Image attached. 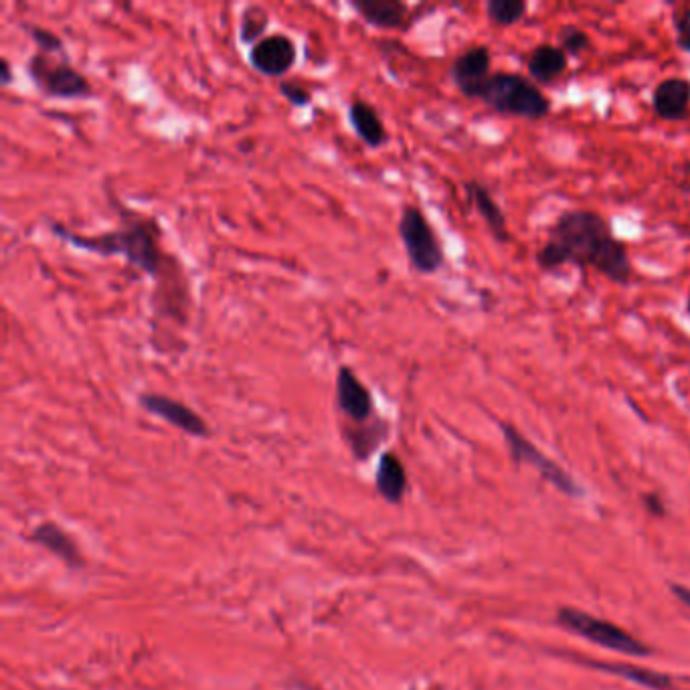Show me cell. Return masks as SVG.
Returning a JSON list of instances; mask_svg holds the SVG:
<instances>
[{
  "label": "cell",
  "instance_id": "9",
  "mask_svg": "<svg viewBox=\"0 0 690 690\" xmlns=\"http://www.w3.org/2000/svg\"><path fill=\"white\" fill-rule=\"evenodd\" d=\"M336 407L349 423H367L375 415V399L369 387L361 381L353 367L340 365L336 369Z\"/></svg>",
  "mask_w": 690,
  "mask_h": 690
},
{
  "label": "cell",
  "instance_id": "3",
  "mask_svg": "<svg viewBox=\"0 0 690 690\" xmlns=\"http://www.w3.org/2000/svg\"><path fill=\"white\" fill-rule=\"evenodd\" d=\"M480 102L492 112L510 118H523L531 122L545 120L551 114V100L541 92L539 85L521 73L496 71L484 85Z\"/></svg>",
  "mask_w": 690,
  "mask_h": 690
},
{
  "label": "cell",
  "instance_id": "2",
  "mask_svg": "<svg viewBox=\"0 0 690 690\" xmlns=\"http://www.w3.org/2000/svg\"><path fill=\"white\" fill-rule=\"evenodd\" d=\"M535 260L543 272H557L565 266L591 268L618 286H628L634 276L626 243L614 235L606 217L591 209H571L559 215Z\"/></svg>",
  "mask_w": 690,
  "mask_h": 690
},
{
  "label": "cell",
  "instance_id": "14",
  "mask_svg": "<svg viewBox=\"0 0 690 690\" xmlns=\"http://www.w3.org/2000/svg\"><path fill=\"white\" fill-rule=\"evenodd\" d=\"M349 122L353 132L365 146L381 148L383 144H387L389 132L385 128L383 118L379 116V110L373 104L355 98L349 106Z\"/></svg>",
  "mask_w": 690,
  "mask_h": 690
},
{
  "label": "cell",
  "instance_id": "12",
  "mask_svg": "<svg viewBox=\"0 0 690 690\" xmlns=\"http://www.w3.org/2000/svg\"><path fill=\"white\" fill-rule=\"evenodd\" d=\"M349 5L367 25L379 31H405L413 21L411 7L401 0H351Z\"/></svg>",
  "mask_w": 690,
  "mask_h": 690
},
{
  "label": "cell",
  "instance_id": "7",
  "mask_svg": "<svg viewBox=\"0 0 690 690\" xmlns=\"http://www.w3.org/2000/svg\"><path fill=\"white\" fill-rule=\"evenodd\" d=\"M500 427H502L504 442H506V446L510 450V456L516 462L533 466L547 482H551L561 492H565L569 496H577L579 494V486L575 484V480L561 466H557L551 458H547L533 442H529L519 429H516L510 423H500Z\"/></svg>",
  "mask_w": 690,
  "mask_h": 690
},
{
  "label": "cell",
  "instance_id": "21",
  "mask_svg": "<svg viewBox=\"0 0 690 690\" xmlns=\"http://www.w3.org/2000/svg\"><path fill=\"white\" fill-rule=\"evenodd\" d=\"M591 666L595 668H601V670H606V672H612V674H620L632 682H638L642 686H648L652 690H670L672 686V680L660 672H652V670H646V668H636V666H630V664H606V662H591Z\"/></svg>",
  "mask_w": 690,
  "mask_h": 690
},
{
  "label": "cell",
  "instance_id": "26",
  "mask_svg": "<svg viewBox=\"0 0 690 690\" xmlns=\"http://www.w3.org/2000/svg\"><path fill=\"white\" fill-rule=\"evenodd\" d=\"M672 25H674L678 49L690 55V7L676 11L672 15Z\"/></svg>",
  "mask_w": 690,
  "mask_h": 690
},
{
  "label": "cell",
  "instance_id": "19",
  "mask_svg": "<svg viewBox=\"0 0 690 690\" xmlns=\"http://www.w3.org/2000/svg\"><path fill=\"white\" fill-rule=\"evenodd\" d=\"M31 539L37 545H41L43 549H47L49 553L57 555L67 565H71V567L81 565V555H79L73 539L65 531H61L55 523H43L41 527L35 529Z\"/></svg>",
  "mask_w": 690,
  "mask_h": 690
},
{
  "label": "cell",
  "instance_id": "5",
  "mask_svg": "<svg viewBox=\"0 0 690 690\" xmlns=\"http://www.w3.org/2000/svg\"><path fill=\"white\" fill-rule=\"evenodd\" d=\"M397 231L407 253L409 266L417 274L434 276L444 268V245L419 207L405 205L401 209Z\"/></svg>",
  "mask_w": 690,
  "mask_h": 690
},
{
  "label": "cell",
  "instance_id": "23",
  "mask_svg": "<svg viewBox=\"0 0 690 690\" xmlns=\"http://www.w3.org/2000/svg\"><path fill=\"white\" fill-rule=\"evenodd\" d=\"M557 39H559V47L567 53V57H569V55H571V57H579V55H583V53L589 49V45H591L589 35H587L583 29L575 27V25H565V27H561L559 33H557Z\"/></svg>",
  "mask_w": 690,
  "mask_h": 690
},
{
  "label": "cell",
  "instance_id": "30",
  "mask_svg": "<svg viewBox=\"0 0 690 690\" xmlns=\"http://www.w3.org/2000/svg\"><path fill=\"white\" fill-rule=\"evenodd\" d=\"M686 314L690 316V290H688V296H686Z\"/></svg>",
  "mask_w": 690,
  "mask_h": 690
},
{
  "label": "cell",
  "instance_id": "18",
  "mask_svg": "<svg viewBox=\"0 0 690 690\" xmlns=\"http://www.w3.org/2000/svg\"><path fill=\"white\" fill-rule=\"evenodd\" d=\"M377 490L387 502H399L407 488V474L401 460L393 452H385L377 466Z\"/></svg>",
  "mask_w": 690,
  "mask_h": 690
},
{
  "label": "cell",
  "instance_id": "28",
  "mask_svg": "<svg viewBox=\"0 0 690 690\" xmlns=\"http://www.w3.org/2000/svg\"><path fill=\"white\" fill-rule=\"evenodd\" d=\"M672 591H674V595L684 603V606H688L690 608V589L688 587H682V585H674L672 587Z\"/></svg>",
  "mask_w": 690,
  "mask_h": 690
},
{
  "label": "cell",
  "instance_id": "1",
  "mask_svg": "<svg viewBox=\"0 0 690 690\" xmlns=\"http://www.w3.org/2000/svg\"><path fill=\"white\" fill-rule=\"evenodd\" d=\"M49 231L73 249L100 257H124L128 266L152 278L158 288L164 286L162 292H156L160 296V304L154 306L162 318H187L189 288L185 272L177 257L164 251L160 243L162 229L152 217L124 209L120 227L98 235H81L55 221H49Z\"/></svg>",
  "mask_w": 690,
  "mask_h": 690
},
{
  "label": "cell",
  "instance_id": "17",
  "mask_svg": "<svg viewBox=\"0 0 690 690\" xmlns=\"http://www.w3.org/2000/svg\"><path fill=\"white\" fill-rule=\"evenodd\" d=\"M567 53L553 43H541L537 45L529 59H527V71L529 75L539 81V83H553L555 79H559L565 71H567Z\"/></svg>",
  "mask_w": 690,
  "mask_h": 690
},
{
  "label": "cell",
  "instance_id": "29",
  "mask_svg": "<svg viewBox=\"0 0 690 690\" xmlns=\"http://www.w3.org/2000/svg\"><path fill=\"white\" fill-rule=\"evenodd\" d=\"M684 179H690V162L684 164Z\"/></svg>",
  "mask_w": 690,
  "mask_h": 690
},
{
  "label": "cell",
  "instance_id": "8",
  "mask_svg": "<svg viewBox=\"0 0 690 690\" xmlns=\"http://www.w3.org/2000/svg\"><path fill=\"white\" fill-rule=\"evenodd\" d=\"M138 405L144 411H148L150 415L160 417L168 425L181 429L183 434H187L191 438L205 440L211 436V427L207 425V421L195 409H191L187 403H183L175 397L148 391V393L138 395Z\"/></svg>",
  "mask_w": 690,
  "mask_h": 690
},
{
  "label": "cell",
  "instance_id": "15",
  "mask_svg": "<svg viewBox=\"0 0 690 690\" xmlns=\"http://www.w3.org/2000/svg\"><path fill=\"white\" fill-rule=\"evenodd\" d=\"M466 193L476 209V213L482 217V221L486 223L490 235L500 243H508L512 239L510 231H508V223H506V215L500 209V205L496 203V199L492 197V193L478 181H468L466 185Z\"/></svg>",
  "mask_w": 690,
  "mask_h": 690
},
{
  "label": "cell",
  "instance_id": "4",
  "mask_svg": "<svg viewBox=\"0 0 690 690\" xmlns=\"http://www.w3.org/2000/svg\"><path fill=\"white\" fill-rule=\"evenodd\" d=\"M27 75L35 88L51 100H90L96 94L88 75L79 71L67 55L37 51L27 59Z\"/></svg>",
  "mask_w": 690,
  "mask_h": 690
},
{
  "label": "cell",
  "instance_id": "13",
  "mask_svg": "<svg viewBox=\"0 0 690 690\" xmlns=\"http://www.w3.org/2000/svg\"><path fill=\"white\" fill-rule=\"evenodd\" d=\"M652 110L660 120H686L690 110V79L666 77L652 92Z\"/></svg>",
  "mask_w": 690,
  "mask_h": 690
},
{
  "label": "cell",
  "instance_id": "11",
  "mask_svg": "<svg viewBox=\"0 0 690 690\" xmlns=\"http://www.w3.org/2000/svg\"><path fill=\"white\" fill-rule=\"evenodd\" d=\"M249 65L266 77H284L292 71L298 59L296 43L284 35L274 33L255 43L247 53Z\"/></svg>",
  "mask_w": 690,
  "mask_h": 690
},
{
  "label": "cell",
  "instance_id": "27",
  "mask_svg": "<svg viewBox=\"0 0 690 690\" xmlns=\"http://www.w3.org/2000/svg\"><path fill=\"white\" fill-rule=\"evenodd\" d=\"M15 75H13V67H11V61L7 57L0 59V83L5 85V88H9V85L13 83Z\"/></svg>",
  "mask_w": 690,
  "mask_h": 690
},
{
  "label": "cell",
  "instance_id": "22",
  "mask_svg": "<svg viewBox=\"0 0 690 690\" xmlns=\"http://www.w3.org/2000/svg\"><path fill=\"white\" fill-rule=\"evenodd\" d=\"M529 5L525 0H488L486 15L496 27H512L525 19Z\"/></svg>",
  "mask_w": 690,
  "mask_h": 690
},
{
  "label": "cell",
  "instance_id": "6",
  "mask_svg": "<svg viewBox=\"0 0 690 690\" xmlns=\"http://www.w3.org/2000/svg\"><path fill=\"white\" fill-rule=\"evenodd\" d=\"M557 620L569 632H573V634H577V636H581V638H585V640H589L601 648L616 650L622 654H632V656L650 654V650L640 640L630 636L626 630L618 628L612 622L589 616L585 612H579L573 608H563L559 612Z\"/></svg>",
  "mask_w": 690,
  "mask_h": 690
},
{
  "label": "cell",
  "instance_id": "25",
  "mask_svg": "<svg viewBox=\"0 0 690 690\" xmlns=\"http://www.w3.org/2000/svg\"><path fill=\"white\" fill-rule=\"evenodd\" d=\"M278 90H280L282 98H284L286 102H290L294 108H306V106L312 104V94H310V90L306 88L304 83H300V81L284 79V81H280Z\"/></svg>",
  "mask_w": 690,
  "mask_h": 690
},
{
  "label": "cell",
  "instance_id": "16",
  "mask_svg": "<svg viewBox=\"0 0 690 690\" xmlns=\"http://www.w3.org/2000/svg\"><path fill=\"white\" fill-rule=\"evenodd\" d=\"M389 423L381 417H373L367 423H349L344 427V440L349 442L357 460H367L389 436Z\"/></svg>",
  "mask_w": 690,
  "mask_h": 690
},
{
  "label": "cell",
  "instance_id": "20",
  "mask_svg": "<svg viewBox=\"0 0 690 690\" xmlns=\"http://www.w3.org/2000/svg\"><path fill=\"white\" fill-rule=\"evenodd\" d=\"M270 29V13L262 5H247L241 13V23H239V41L243 45L253 47L255 43H260L264 37H268Z\"/></svg>",
  "mask_w": 690,
  "mask_h": 690
},
{
  "label": "cell",
  "instance_id": "10",
  "mask_svg": "<svg viewBox=\"0 0 690 690\" xmlns=\"http://www.w3.org/2000/svg\"><path fill=\"white\" fill-rule=\"evenodd\" d=\"M458 92L468 100H480L484 85L492 77V53L486 45H474L460 53L450 67Z\"/></svg>",
  "mask_w": 690,
  "mask_h": 690
},
{
  "label": "cell",
  "instance_id": "24",
  "mask_svg": "<svg viewBox=\"0 0 690 690\" xmlns=\"http://www.w3.org/2000/svg\"><path fill=\"white\" fill-rule=\"evenodd\" d=\"M23 29L27 31L29 39L37 45V49L41 53H47V55H65V45H63V39L59 35H55L53 31L49 29H43L39 25H29L25 23Z\"/></svg>",
  "mask_w": 690,
  "mask_h": 690
}]
</instances>
